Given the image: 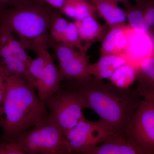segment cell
I'll return each instance as SVG.
<instances>
[{"label":"cell","instance_id":"obj_1","mask_svg":"<svg viewBox=\"0 0 154 154\" xmlns=\"http://www.w3.org/2000/svg\"><path fill=\"white\" fill-rule=\"evenodd\" d=\"M74 87L85 100L88 108L114 134L125 133L143 99L136 88H122L92 77Z\"/></svg>","mask_w":154,"mask_h":154},{"label":"cell","instance_id":"obj_2","mask_svg":"<svg viewBox=\"0 0 154 154\" xmlns=\"http://www.w3.org/2000/svg\"><path fill=\"white\" fill-rule=\"evenodd\" d=\"M6 81L5 95L0 108V127L2 141H13L44 120L49 113L34 86L15 75H6Z\"/></svg>","mask_w":154,"mask_h":154},{"label":"cell","instance_id":"obj_3","mask_svg":"<svg viewBox=\"0 0 154 154\" xmlns=\"http://www.w3.org/2000/svg\"><path fill=\"white\" fill-rule=\"evenodd\" d=\"M54 8L38 0L21 8L0 11V24L5 25L26 50L36 54L48 49L49 25Z\"/></svg>","mask_w":154,"mask_h":154},{"label":"cell","instance_id":"obj_4","mask_svg":"<svg viewBox=\"0 0 154 154\" xmlns=\"http://www.w3.org/2000/svg\"><path fill=\"white\" fill-rule=\"evenodd\" d=\"M26 154H68L66 137L48 116L15 140Z\"/></svg>","mask_w":154,"mask_h":154},{"label":"cell","instance_id":"obj_5","mask_svg":"<svg viewBox=\"0 0 154 154\" xmlns=\"http://www.w3.org/2000/svg\"><path fill=\"white\" fill-rule=\"evenodd\" d=\"M49 116L66 135L84 117L88 108L85 100L74 86L60 89L45 101Z\"/></svg>","mask_w":154,"mask_h":154},{"label":"cell","instance_id":"obj_6","mask_svg":"<svg viewBox=\"0 0 154 154\" xmlns=\"http://www.w3.org/2000/svg\"><path fill=\"white\" fill-rule=\"evenodd\" d=\"M49 47L54 51L57 59L58 74L60 82L66 79L81 82L92 78L88 72L91 63L86 53L53 40L50 42Z\"/></svg>","mask_w":154,"mask_h":154},{"label":"cell","instance_id":"obj_7","mask_svg":"<svg viewBox=\"0 0 154 154\" xmlns=\"http://www.w3.org/2000/svg\"><path fill=\"white\" fill-rule=\"evenodd\" d=\"M114 134L100 120L91 121L84 117L66 135L69 153L85 154Z\"/></svg>","mask_w":154,"mask_h":154},{"label":"cell","instance_id":"obj_8","mask_svg":"<svg viewBox=\"0 0 154 154\" xmlns=\"http://www.w3.org/2000/svg\"><path fill=\"white\" fill-rule=\"evenodd\" d=\"M125 133L144 154H154V102L141 101Z\"/></svg>","mask_w":154,"mask_h":154},{"label":"cell","instance_id":"obj_9","mask_svg":"<svg viewBox=\"0 0 154 154\" xmlns=\"http://www.w3.org/2000/svg\"><path fill=\"white\" fill-rule=\"evenodd\" d=\"M124 56L127 63L138 66L154 56V38L152 32L143 33L131 28L128 44Z\"/></svg>","mask_w":154,"mask_h":154},{"label":"cell","instance_id":"obj_10","mask_svg":"<svg viewBox=\"0 0 154 154\" xmlns=\"http://www.w3.org/2000/svg\"><path fill=\"white\" fill-rule=\"evenodd\" d=\"M85 154L144 153L125 132L114 134L103 143L88 150Z\"/></svg>","mask_w":154,"mask_h":154},{"label":"cell","instance_id":"obj_11","mask_svg":"<svg viewBox=\"0 0 154 154\" xmlns=\"http://www.w3.org/2000/svg\"><path fill=\"white\" fill-rule=\"evenodd\" d=\"M130 29L129 25L124 24L111 28L103 38L100 48L101 56L124 55Z\"/></svg>","mask_w":154,"mask_h":154},{"label":"cell","instance_id":"obj_12","mask_svg":"<svg viewBox=\"0 0 154 154\" xmlns=\"http://www.w3.org/2000/svg\"><path fill=\"white\" fill-rule=\"evenodd\" d=\"M58 69L52 56L50 57L42 74L35 83L38 97L45 100L60 89Z\"/></svg>","mask_w":154,"mask_h":154},{"label":"cell","instance_id":"obj_13","mask_svg":"<svg viewBox=\"0 0 154 154\" xmlns=\"http://www.w3.org/2000/svg\"><path fill=\"white\" fill-rule=\"evenodd\" d=\"M0 66L6 75L19 76L35 87V80L29 74L25 64L15 57L8 47L2 43H0Z\"/></svg>","mask_w":154,"mask_h":154},{"label":"cell","instance_id":"obj_14","mask_svg":"<svg viewBox=\"0 0 154 154\" xmlns=\"http://www.w3.org/2000/svg\"><path fill=\"white\" fill-rule=\"evenodd\" d=\"M136 89L145 100L154 102V56L137 66Z\"/></svg>","mask_w":154,"mask_h":154},{"label":"cell","instance_id":"obj_15","mask_svg":"<svg viewBox=\"0 0 154 154\" xmlns=\"http://www.w3.org/2000/svg\"><path fill=\"white\" fill-rule=\"evenodd\" d=\"M127 63L122 55L101 56L98 61L91 64L88 72L91 76L98 81L110 79L116 69Z\"/></svg>","mask_w":154,"mask_h":154},{"label":"cell","instance_id":"obj_16","mask_svg":"<svg viewBox=\"0 0 154 154\" xmlns=\"http://www.w3.org/2000/svg\"><path fill=\"white\" fill-rule=\"evenodd\" d=\"M110 28L124 25L127 18L126 13L113 0H90Z\"/></svg>","mask_w":154,"mask_h":154},{"label":"cell","instance_id":"obj_17","mask_svg":"<svg viewBox=\"0 0 154 154\" xmlns=\"http://www.w3.org/2000/svg\"><path fill=\"white\" fill-rule=\"evenodd\" d=\"M60 11L67 17L75 20L94 16L96 11L95 7L85 0H66Z\"/></svg>","mask_w":154,"mask_h":154},{"label":"cell","instance_id":"obj_18","mask_svg":"<svg viewBox=\"0 0 154 154\" xmlns=\"http://www.w3.org/2000/svg\"><path fill=\"white\" fill-rule=\"evenodd\" d=\"M81 39L90 42L96 38H101L104 34V28L95 19L94 16H89L80 20H75Z\"/></svg>","mask_w":154,"mask_h":154},{"label":"cell","instance_id":"obj_19","mask_svg":"<svg viewBox=\"0 0 154 154\" xmlns=\"http://www.w3.org/2000/svg\"><path fill=\"white\" fill-rule=\"evenodd\" d=\"M0 42L6 45L15 57L22 61L28 68L32 58L28 55L20 42L5 25L0 24Z\"/></svg>","mask_w":154,"mask_h":154},{"label":"cell","instance_id":"obj_20","mask_svg":"<svg viewBox=\"0 0 154 154\" xmlns=\"http://www.w3.org/2000/svg\"><path fill=\"white\" fill-rule=\"evenodd\" d=\"M127 9V18L129 26L133 30L143 33H151L152 30L145 19L143 10L139 5L130 4L128 0L122 2Z\"/></svg>","mask_w":154,"mask_h":154},{"label":"cell","instance_id":"obj_21","mask_svg":"<svg viewBox=\"0 0 154 154\" xmlns=\"http://www.w3.org/2000/svg\"><path fill=\"white\" fill-rule=\"evenodd\" d=\"M137 67L126 63L116 70L109 79L113 85L122 88H130L136 80Z\"/></svg>","mask_w":154,"mask_h":154},{"label":"cell","instance_id":"obj_22","mask_svg":"<svg viewBox=\"0 0 154 154\" xmlns=\"http://www.w3.org/2000/svg\"><path fill=\"white\" fill-rule=\"evenodd\" d=\"M62 14L60 10L53 8L50 19L49 36L56 42H61L69 23L63 17Z\"/></svg>","mask_w":154,"mask_h":154},{"label":"cell","instance_id":"obj_23","mask_svg":"<svg viewBox=\"0 0 154 154\" xmlns=\"http://www.w3.org/2000/svg\"><path fill=\"white\" fill-rule=\"evenodd\" d=\"M82 42L75 22H69L60 43L76 48L81 52L86 53L91 45L87 44L84 45Z\"/></svg>","mask_w":154,"mask_h":154},{"label":"cell","instance_id":"obj_24","mask_svg":"<svg viewBox=\"0 0 154 154\" xmlns=\"http://www.w3.org/2000/svg\"><path fill=\"white\" fill-rule=\"evenodd\" d=\"M36 54L37 57L35 59L32 58L28 66V72L35 80V82L41 76L48 60L51 56L48 49L42 51Z\"/></svg>","mask_w":154,"mask_h":154},{"label":"cell","instance_id":"obj_25","mask_svg":"<svg viewBox=\"0 0 154 154\" xmlns=\"http://www.w3.org/2000/svg\"><path fill=\"white\" fill-rule=\"evenodd\" d=\"M141 7L145 19L152 30L154 28V0H135Z\"/></svg>","mask_w":154,"mask_h":154},{"label":"cell","instance_id":"obj_26","mask_svg":"<svg viewBox=\"0 0 154 154\" xmlns=\"http://www.w3.org/2000/svg\"><path fill=\"white\" fill-rule=\"evenodd\" d=\"M0 154H26L21 146L15 141L0 142Z\"/></svg>","mask_w":154,"mask_h":154},{"label":"cell","instance_id":"obj_27","mask_svg":"<svg viewBox=\"0 0 154 154\" xmlns=\"http://www.w3.org/2000/svg\"><path fill=\"white\" fill-rule=\"evenodd\" d=\"M38 0H0V11L10 8H21Z\"/></svg>","mask_w":154,"mask_h":154},{"label":"cell","instance_id":"obj_28","mask_svg":"<svg viewBox=\"0 0 154 154\" xmlns=\"http://www.w3.org/2000/svg\"><path fill=\"white\" fill-rule=\"evenodd\" d=\"M6 75L0 66V108L2 105L6 90Z\"/></svg>","mask_w":154,"mask_h":154},{"label":"cell","instance_id":"obj_29","mask_svg":"<svg viewBox=\"0 0 154 154\" xmlns=\"http://www.w3.org/2000/svg\"><path fill=\"white\" fill-rule=\"evenodd\" d=\"M54 8L61 10L66 0H40Z\"/></svg>","mask_w":154,"mask_h":154},{"label":"cell","instance_id":"obj_30","mask_svg":"<svg viewBox=\"0 0 154 154\" xmlns=\"http://www.w3.org/2000/svg\"><path fill=\"white\" fill-rule=\"evenodd\" d=\"M113 1L115 2H116L118 3L119 2H124V1H127V0H113Z\"/></svg>","mask_w":154,"mask_h":154},{"label":"cell","instance_id":"obj_31","mask_svg":"<svg viewBox=\"0 0 154 154\" xmlns=\"http://www.w3.org/2000/svg\"><path fill=\"white\" fill-rule=\"evenodd\" d=\"M2 136L0 135V142H2Z\"/></svg>","mask_w":154,"mask_h":154},{"label":"cell","instance_id":"obj_32","mask_svg":"<svg viewBox=\"0 0 154 154\" xmlns=\"http://www.w3.org/2000/svg\"><path fill=\"white\" fill-rule=\"evenodd\" d=\"M85 1H88V2H90V0H85Z\"/></svg>","mask_w":154,"mask_h":154},{"label":"cell","instance_id":"obj_33","mask_svg":"<svg viewBox=\"0 0 154 154\" xmlns=\"http://www.w3.org/2000/svg\"></svg>","mask_w":154,"mask_h":154},{"label":"cell","instance_id":"obj_34","mask_svg":"<svg viewBox=\"0 0 154 154\" xmlns=\"http://www.w3.org/2000/svg\"><path fill=\"white\" fill-rule=\"evenodd\" d=\"M0 128H1V127H0Z\"/></svg>","mask_w":154,"mask_h":154}]
</instances>
